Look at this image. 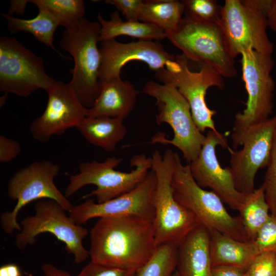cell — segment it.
Here are the masks:
<instances>
[{"label": "cell", "mask_w": 276, "mask_h": 276, "mask_svg": "<svg viewBox=\"0 0 276 276\" xmlns=\"http://www.w3.org/2000/svg\"><path fill=\"white\" fill-rule=\"evenodd\" d=\"M156 176L151 170L145 179L132 191L103 203L87 198L74 206L70 216L76 224L82 225L95 218L136 216L153 221L155 210L153 196Z\"/></svg>", "instance_id": "obj_16"}, {"label": "cell", "mask_w": 276, "mask_h": 276, "mask_svg": "<svg viewBox=\"0 0 276 276\" xmlns=\"http://www.w3.org/2000/svg\"><path fill=\"white\" fill-rule=\"evenodd\" d=\"M174 276H178V273L176 270L174 274Z\"/></svg>", "instance_id": "obj_41"}, {"label": "cell", "mask_w": 276, "mask_h": 276, "mask_svg": "<svg viewBox=\"0 0 276 276\" xmlns=\"http://www.w3.org/2000/svg\"><path fill=\"white\" fill-rule=\"evenodd\" d=\"M60 169L58 164L49 160L34 162L12 176L8 185V195L16 203L11 211L3 212L1 215V226L5 233L21 231L17 221L18 214L33 201L51 199L58 202L66 211L72 210L74 206L54 183Z\"/></svg>", "instance_id": "obj_9"}, {"label": "cell", "mask_w": 276, "mask_h": 276, "mask_svg": "<svg viewBox=\"0 0 276 276\" xmlns=\"http://www.w3.org/2000/svg\"><path fill=\"white\" fill-rule=\"evenodd\" d=\"M275 128L276 114L252 127L244 139L241 149H228L229 168L236 188L240 193H252L257 173L267 167Z\"/></svg>", "instance_id": "obj_15"}, {"label": "cell", "mask_w": 276, "mask_h": 276, "mask_svg": "<svg viewBox=\"0 0 276 276\" xmlns=\"http://www.w3.org/2000/svg\"><path fill=\"white\" fill-rule=\"evenodd\" d=\"M2 16L8 20L7 28L11 33L29 32L38 41L62 56L53 45L54 34L60 25L58 21L48 12L39 10L37 15L31 19L18 18L8 14H2Z\"/></svg>", "instance_id": "obj_25"}, {"label": "cell", "mask_w": 276, "mask_h": 276, "mask_svg": "<svg viewBox=\"0 0 276 276\" xmlns=\"http://www.w3.org/2000/svg\"><path fill=\"white\" fill-rule=\"evenodd\" d=\"M46 91L48 100L45 109L30 126L33 137L41 143L48 142L53 135L63 134L68 128H77L88 111L68 83L55 80Z\"/></svg>", "instance_id": "obj_17"}, {"label": "cell", "mask_w": 276, "mask_h": 276, "mask_svg": "<svg viewBox=\"0 0 276 276\" xmlns=\"http://www.w3.org/2000/svg\"><path fill=\"white\" fill-rule=\"evenodd\" d=\"M101 43L100 82L120 78L123 67L133 60L145 62L154 72L166 66L172 71L177 65L176 56L167 52L157 41L139 40L121 43L113 39Z\"/></svg>", "instance_id": "obj_18"}, {"label": "cell", "mask_w": 276, "mask_h": 276, "mask_svg": "<svg viewBox=\"0 0 276 276\" xmlns=\"http://www.w3.org/2000/svg\"><path fill=\"white\" fill-rule=\"evenodd\" d=\"M136 273L90 261L76 276H137Z\"/></svg>", "instance_id": "obj_33"}, {"label": "cell", "mask_w": 276, "mask_h": 276, "mask_svg": "<svg viewBox=\"0 0 276 276\" xmlns=\"http://www.w3.org/2000/svg\"><path fill=\"white\" fill-rule=\"evenodd\" d=\"M98 22L101 25L99 42H104L115 37L125 35L135 37L139 40L160 41L166 38L165 32L157 26L141 21H123L118 10L110 15V19H104L101 15H98Z\"/></svg>", "instance_id": "obj_23"}, {"label": "cell", "mask_w": 276, "mask_h": 276, "mask_svg": "<svg viewBox=\"0 0 276 276\" xmlns=\"http://www.w3.org/2000/svg\"><path fill=\"white\" fill-rule=\"evenodd\" d=\"M254 242L259 251L276 250V217L270 216L258 232Z\"/></svg>", "instance_id": "obj_32"}, {"label": "cell", "mask_w": 276, "mask_h": 276, "mask_svg": "<svg viewBox=\"0 0 276 276\" xmlns=\"http://www.w3.org/2000/svg\"><path fill=\"white\" fill-rule=\"evenodd\" d=\"M238 212L249 241H254L258 232L270 216L263 185L246 195L245 200Z\"/></svg>", "instance_id": "obj_26"}, {"label": "cell", "mask_w": 276, "mask_h": 276, "mask_svg": "<svg viewBox=\"0 0 276 276\" xmlns=\"http://www.w3.org/2000/svg\"><path fill=\"white\" fill-rule=\"evenodd\" d=\"M178 155L170 149L163 155L157 150L152 154L151 169L156 176L153 224L157 247L166 243L178 246L189 232L200 224L195 216L181 205L173 195L172 179Z\"/></svg>", "instance_id": "obj_3"}, {"label": "cell", "mask_w": 276, "mask_h": 276, "mask_svg": "<svg viewBox=\"0 0 276 276\" xmlns=\"http://www.w3.org/2000/svg\"><path fill=\"white\" fill-rule=\"evenodd\" d=\"M27 3H29L28 1H11V6L8 14L11 15L14 12L22 14L25 11Z\"/></svg>", "instance_id": "obj_40"}, {"label": "cell", "mask_w": 276, "mask_h": 276, "mask_svg": "<svg viewBox=\"0 0 276 276\" xmlns=\"http://www.w3.org/2000/svg\"><path fill=\"white\" fill-rule=\"evenodd\" d=\"M212 264L209 230L200 224L177 246L178 276H211Z\"/></svg>", "instance_id": "obj_19"}, {"label": "cell", "mask_w": 276, "mask_h": 276, "mask_svg": "<svg viewBox=\"0 0 276 276\" xmlns=\"http://www.w3.org/2000/svg\"><path fill=\"white\" fill-rule=\"evenodd\" d=\"M244 276H276V250L259 252Z\"/></svg>", "instance_id": "obj_31"}, {"label": "cell", "mask_w": 276, "mask_h": 276, "mask_svg": "<svg viewBox=\"0 0 276 276\" xmlns=\"http://www.w3.org/2000/svg\"><path fill=\"white\" fill-rule=\"evenodd\" d=\"M34 215L28 216L20 222L21 229L15 240L19 249L24 250L34 244L38 235L49 233L64 243L67 252L74 256L75 263H83L89 257V250L82 242L88 235L87 228L76 224L58 202L41 200L34 205Z\"/></svg>", "instance_id": "obj_10"}, {"label": "cell", "mask_w": 276, "mask_h": 276, "mask_svg": "<svg viewBox=\"0 0 276 276\" xmlns=\"http://www.w3.org/2000/svg\"><path fill=\"white\" fill-rule=\"evenodd\" d=\"M240 55L242 79L247 99L243 111L235 117L231 133L232 146L235 149L242 145L247 132L252 127L269 118L274 107L275 85L271 75L274 65L272 55L252 49L244 50Z\"/></svg>", "instance_id": "obj_2"}, {"label": "cell", "mask_w": 276, "mask_h": 276, "mask_svg": "<svg viewBox=\"0 0 276 276\" xmlns=\"http://www.w3.org/2000/svg\"><path fill=\"white\" fill-rule=\"evenodd\" d=\"M101 25L83 17L76 29L65 30L60 41L62 49L73 57L74 67L68 83L81 103L91 107L100 93L101 55L99 35Z\"/></svg>", "instance_id": "obj_7"}, {"label": "cell", "mask_w": 276, "mask_h": 276, "mask_svg": "<svg viewBox=\"0 0 276 276\" xmlns=\"http://www.w3.org/2000/svg\"><path fill=\"white\" fill-rule=\"evenodd\" d=\"M39 10H43L52 15L60 26L66 30H75L80 20L83 18L85 7L82 0H32Z\"/></svg>", "instance_id": "obj_27"}, {"label": "cell", "mask_w": 276, "mask_h": 276, "mask_svg": "<svg viewBox=\"0 0 276 276\" xmlns=\"http://www.w3.org/2000/svg\"><path fill=\"white\" fill-rule=\"evenodd\" d=\"M260 4L268 27L276 32V0H260Z\"/></svg>", "instance_id": "obj_36"}, {"label": "cell", "mask_w": 276, "mask_h": 276, "mask_svg": "<svg viewBox=\"0 0 276 276\" xmlns=\"http://www.w3.org/2000/svg\"><path fill=\"white\" fill-rule=\"evenodd\" d=\"M245 271L232 266H215L212 268L211 276H244Z\"/></svg>", "instance_id": "obj_37"}, {"label": "cell", "mask_w": 276, "mask_h": 276, "mask_svg": "<svg viewBox=\"0 0 276 276\" xmlns=\"http://www.w3.org/2000/svg\"><path fill=\"white\" fill-rule=\"evenodd\" d=\"M143 91L156 100L158 113L156 122L159 126L168 124L173 131L169 140L166 134L158 132L152 138L151 143L170 144L177 148L189 164L198 156L205 139L195 124L188 102L178 89L171 84L147 82Z\"/></svg>", "instance_id": "obj_5"}, {"label": "cell", "mask_w": 276, "mask_h": 276, "mask_svg": "<svg viewBox=\"0 0 276 276\" xmlns=\"http://www.w3.org/2000/svg\"><path fill=\"white\" fill-rule=\"evenodd\" d=\"M186 17L208 24H219L222 6L214 0H183Z\"/></svg>", "instance_id": "obj_29"}, {"label": "cell", "mask_w": 276, "mask_h": 276, "mask_svg": "<svg viewBox=\"0 0 276 276\" xmlns=\"http://www.w3.org/2000/svg\"><path fill=\"white\" fill-rule=\"evenodd\" d=\"M139 91L130 81L120 78L100 82V93L87 117H107L124 119L135 105Z\"/></svg>", "instance_id": "obj_20"}, {"label": "cell", "mask_w": 276, "mask_h": 276, "mask_svg": "<svg viewBox=\"0 0 276 276\" xmlns=\"http://www.w3.org/2000/svg\"><path fill=\"white\" fill-rule=\"evenodd\" d=\"M218 146L229 149L226 134L209 130L197 158L189 164L192 175L201 188H208L218 195L224 203L239 211L246 195L236 188L229 167L223 168L216 152Z\"/></svg>", "instance_id": "obj_14"}, {"label": "cell", "mask_w": 276, "mask_h": 276, "mask_svg": "<svg viewBox=\"0 0 276 276\" xmlns=\"http://www.w3.org/2000/svg\"><path fill=\"white\" fill-rule=\"evenodd\" d=\"M218 25L234 59L247 49L272 54L274 45L267 33L266 17L256 0H225Z\"/></svg>", "instance_id": "obj_11"}, {"label": "cell", "mask_w": 276, "mask_h": 276, "mask_svg": "<svg viewBox=\"0 0 276 276\" xmlns=\"http://www.w3.org/2000/svg\"><path fill=\"white\" fill-rule=\"evenodd\" d=\"M175 199L193 213L210 231H215L241 241H249L239 217L232 216L215 193L199 186L190 165H184L178 155L172 179Z\"/></svg>", "instance_id": "obj_6"}, {"label": "cell", "mask_w": 276, "mask_h": 276, "mask_svg": "<svg viewBox=\"0 0 276 276\" xmlns=\"http://www.w3.org/2000/svg\"><path fill=\"white\" fill-rule=\"evenodd\" d=\"M177 261V245H161L150 260L137 272V276H174Z\"/></svg>", "instance_id": "obj_28"}, {"label": "cell", "mask_w": 276, "mask_h": 276, "mask_svg": "<svg viewBox=\"0 0 276 276\" xmlns=\"http://www.w3.org/2000/svg\"><path fill=\"white\" fill-rule=\"evenodd\" d=\"M77 128L89 143L106 151H114L127 132L123 119L107 117H86Z\"/></svg>", "instance_id": "obj_22"}, {"label": "cell", "mask_w": 276, "mask_h": 276, "mask_svg": "<svg viewBox=\"0 0 276 276\" xmlns=\"http://www.w3.org/2000/svg\"><path fill=\"white\" fill-rule=\"evenodd\" d=\"M188 59L183 54L176 56L177 65L172 71L162 68L154 72L159 82L175 86L188 102L193 119L202 133L206 129L216 131L213 116L217 113L205 102L207 90L211 87H224L223 77L208 65L201 66L199 72H192Z\"/></svg>", "instance_id": "obj_12"}, {"label": "cell", "mask_w": 276, "mask_h": 276, "mask_svg": "<svg viewBox=\"0 0 276 276\" xmlns=\"http://www.w3.org/2000/svg\"><path fill=\"white\" fill-rule=\"evenodd\" d=\"M264 182L265 196L270 214L276 217V128Z\"/></svg>", "instance_id": "obj_30"}, {"label": "cell", "mask_w": 276, "mask_h": 276, "mask_svg": "<svg viewBox=\"0 0 276 276\" xmlns=\"http://www.w3.org/2000/svg\"><path fill=\"white\" fill-rule=\"evenodd\" d=\"M122 161V158L112 156L102 162L93 160L81 163L79 172L70 175L64 195L68 198L82 187L93 185L96 189L82 199L95 196L97 203H100L132 191L145 179L151 170L152 157L144 153L134 155L130 160V167L134 169L130 172L114 169Z\"/></svg>", "instance_id": "obj_4"}, {"label": "cell", "mask_w": 276, "mask_h": 276, "mask_svg": "<svg viewBox=\"0 0 276 276\" xmlns=\"http://www.w3.org/2000/svg\"><path fill=\"white\" fill-rule=\"evenodd\" d=\"M0 276H22V273L18 266L10 263L0 267Z\"/></svg>", "instance_id": "obj_39"}, {"label": "cell", "mask_w": 276, "mask_h": 276, "mask_svg": "<svg viewBox=\"0 0 276 276\" xmlns=\"http://www.w3.org/2000/svg\"><path fill=\"white\" fill-rule=\"evenodd\" d=\"M90 240V261L135 272L157 247L153 221L136 216L99 218Z\"/></svg>", "instance_id": "obj_1"}, {"label": "cell", "mask_w": 276, "mask_h": 276, "mask_svg": "<svg viewBox=\"0 0 276 276\" xmlns=\"http://www.w3.org/2000/svg\"><path fill=\"white\" fill-rule=\"evenodd\" d=\"M166 37L188 60L200 66L211 67L223 78H232L237 75L235 59L228 52L219 25L184 17L176 30L166 34Z\"/></svg>", "instance_id": "obj_8"}, {"label": "cell", "mask_w": 276, "mask_h": 276, "mask_svg": "<svg viewBox=\"0 0 276 276\" xmlns=\"http://www.w3.org/2000/svg\"><path fill=\"white\" fill-rule=\"evenodd\" d=\"M42 270L44 276H72L68 272L58 269L49 263L43 264Z\"/></svg>", "instance_id": "obj_38"}, {"label": "cell", "mask_w": 276, "mask_h": 276, "mask_svg": "<svg viewBox=\"0 0 276 276\" xmlns=\"http://www.w3.org/2000/svg\"><path fill=\"white\" fill-rule=\"evenodd\" d=\"M184 6L177 0L144 1L139 21L154 25L166 34L174 32L182 19Z\"/></svg>", "instance_id": "obj_24"}, {"label": "cell", "mask_w": 276, "mask_h": 276, "mask_svg": "<svg viewBox=\"0 0 276 276\" xmlns=\"http://www.w3.org/2000/svg\"><path fill=\"white\" fill-rule=\"evenodd\" d=\"M21 151V146L17 141L0 135L1 163L11 162L18 156Z\"/></svg>", "instance_id": "obj_35"}, {"label": "cell", "mask_w": 276, "mask_h": 276, "mask_svg": "<svg viewBox=\"0 0 276 276\" xmlns=\"http://www.w3.org/2000/svg\"><path fill=\"white\" fill-rule=\"evenodd\" d=\"M142 0H106L107 4L115 6L120 11L126 20L139 21V17L143 6Z\"/></svg>", "instance_id": "obj_34"}, {"label": "cell", "mask_w": 276, "mask_h": 276, "mask_svg": "<svg viewBox=\"0 0 276 276\" xmlns=\"http://www.w3.org/2000/svg\"><path fill=\"white\" fill-rule=\"evenodd\" d=\"M210 234L213 267L232 266L246 271L259 253L254 241H239L215 231Z\"/></svg>", "instance_id": "obj_21"}, {"label": "cell", "mask_w": 276, "mask_h": 276, "mask_svg": "<svg viewBox=\"0 0 276 276\" xmlns=\"http://www.w3.org/2000/svg\"><path fill=\"white\" fill-rule=\"evenodd\" d=\"M55 81L46 73L43 59L14 37L0 38V90L28 97L47 91Z\"/></svg>", "instance_id": "obj_13"}]
</instances>
